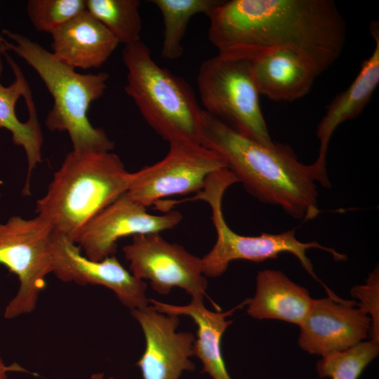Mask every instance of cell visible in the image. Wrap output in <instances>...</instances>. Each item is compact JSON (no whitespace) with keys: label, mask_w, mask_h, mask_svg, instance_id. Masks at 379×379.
Segmentation results:
<instances>
[{"label":"cell","mask_w":379,"mask_h":379,"mask_svg":"<svg viewBox=\"0 0 379 379\" xmlns=\"http://www.w3.org/2000/svg\"><path fill=\"white\" fill-rule=\"evenodd\" d=\"M352 300L331 297L314 299L302 324L298 345L310 354L322 357L346 350L367 338L370 317Z\"/></svg>","instance_id":"obj_14"},{"label":"cell","mask_w":379,"mask_h":379,"mask_svg":"<svg viewBox=\"0 0 379 379\" xmlns=\"http://www.w3.org/2000/svg\"><path fill=\"white\" fill-rule=\"evenodd\" d=\"M53 55L75 69L101 67L119 43L86 9L51 34Z\"/></svg>","instance_id":"obj_18"},{"label":"cell","mask_w":379,"mask_h":379,"mask_svg":"<svg viewBox=\"0 0 379 379\" xmlns=\"http://www.w3.org/2000/svg\"><path fill=\"white\" fill-rule=\"evenodd\" d=\"M6 40L0 35V53L4 54L6 51L5 43Z\"/></svg>","instance_id":"obj_28"},{"label":"cell","mask_w":379,"mask_h":379,"mask_svg":"<svg viewBox=\"0 0 379 379\" xmlns=\"http://www.w3.org/2000/svg\"><path fill=\"white\" fill-rule=\"evenodd\" d=\"M123 253L132 274L148 280L157 293L166 295L178 287L192 298H204L206 295L208 283L201 258L167 241L159 233L133 236L123 247Z\"/></svg>","instance_id":"obj_10"},{"label":"cell","mask_w":379,"mask_h":379,"mask_svg":"<svg viewBox=\"0 0 379 379\" xmlns=\"http://www.w3.org/2000/svg\"><path fill=\"white\" fill-rule=\"evenodd\" d=\"M237 182L238 180L228 169L218 171L207 178L201 191L185 199L204 201L211 209V220L217 239L210 251L201 258L204 276H220L233 260H246L260 262L277 258L280 253H290L298 259L305 270L328 291V287L316 276L306 251L310 248L321 249L331 254L337 261L345 260L347 257L317 241H299L295 237V229L279 234L262 232L258 236H244L234 232L225 220L222 202L226 190Z\"/></svg>","instance_id":"obj_6"},{"label":"cell","mask_w":379,"mask_h":379,"mask_svg":"<svg viewBox=\"0 0 379 379\" xmlns=\"http://www.w3.org/2000/svg\"><path fill=\"white\" fill-rule=\"evenodd\" d=\"M145 339V351L137 363L143 379H179L185 371H192L195 336L177 332L179 317L157 311L151 307L131 310Z\"/></svg>","instance_id":"obj_13"},{"label":"cell","mask_w":379,"mask_h":379,"mask_svg":"<svg viewBox=\"0 0 379 379\" xmlns=\"http://www.w3.org/2000/svg\"><path fill=\"white\" fill-rule=\"evenodd\" d=\"M81 251L65 237L53 233L51 273L64 282L104 286L131 310L147 307L145 281L132 274L114 255L95 261L82 255Z\"/></svg>","instance_id":"obj_12"},{"label":"cell","mask_w":379,"mask_h":379,"mask_svg":"<svg viewBox=\"0 0 379 379\" xmlns=\"http://www.w3.org/2000/svg\"><path fill=\"white\" fill-rule=\"evenodd\" d=\"M89 379H105L104 374L102 373H93L90 376ZM107 379H114V378L111 377Z\"/></svg>","instance_id":"obj_27"},{"label":"cell","mask_w":379,"mask_h":379,"mask_svg":"<svg viewBox=\"0 0 379 379\" xmlns=\"http://www.w3.org/2000/svg\"><path fill=\"white\" fill-rule=\"evenodd\" d=\"M139 0H86V10L124 46L140 41Z\"/></svg>","instance_id":"obj_22"},{"label":"cell","mask_w":379,"mask_h":379,"mask_svg":"<svg viewBox=\"0 0 379 379\" xmlns=\"http://www.w3.org/2000/svg\"><path fill=\"white\" fill-rule=\"evenodd\" d=\"M0 54V78L3 64ZM14 74L15 80L8 86L0 81V128L12 135L13 142L23 148L27 160V174L22 190L29 195V181L33 169L41 161L43 134L39 123L31 90L18 64L4 53Z\"/></svg>","instance_id":"obj_17"},{"label":"cell","mask_w":379,"mask_h":379,"mask_svg":"<svg viewBox=\"0 0 379 379\" xmlns=\"http://www.w3.org/2000/svg\"><path fill=\"white\" fill-rule=\"evenodd\" d=\"M160 11L164 22L161 56L169 60L183 54L182 39L191 18L199 13L207 16L222 0H152Z\"/></svg>","instance_id":"obj_21"},{"label":"cell","mask_w":379,"mask_h":379,"mask_svg":"<svg viewBox=\"0 0 379 379\" xmlns=\"http://www.w3.org/2000/svg\"><path fill=\"white\" fill-rule=\"evenodd\" d=\"M164 159L131 173L128 198L145 208L162 199L201 191L212 173L227 168L225 161L200 143L173 141Z\"/></svg>","instance_id":"obj_9"},{"label":"cell","mask_w":379,"mask_h":379,"mask_svg":"<svg viewBox=\"0 0 379 379\" xmlns=\"http://www.w3.org/2000/svg\"><path fill=\"white\" fill-rule=\"evenodd\" d=\"M204 298H192L185 305H175L149 300L153 309L169 315L190 317L197 326V336L193 344V353L202 362L203 372L212 379H232L226 368L221 351V340L227 328L232 321L227 319L237 308L247 305L248 300L227 312H213L207 309Z\"/></svg>","instance_id":"obj_19"},{"label":"cell","mask_w":379,"mask_h":379,"mask_svg":"<svg viewBox=\"0 0 379 379\" xmlns=\"http://www.w3.org/2000/svg\"><path fill=\"white\" fill-rule=\"evenodd\" d=\"M208 17L218 55L251 60L269 48H291L305 54L319 75L346 41L345 22L332 0L222 1Z\"/></svg>","instance_id":"obj_1"},{"label":"cell","mask_w":379,"mask_h":379,"mask_svg":"<svg viewBox=\"0 0 379 379\" xmlns=\"http://www.w3.org/2000/svg\"><path fill=\"white\" fill-rule=\"evenodd\" d=\"M199 142L218 154L245 190L262 203L303 221L320 213L317 177L286 145L266 146L201 109Z\"/></svg>","instance_id":"obj_2"},{"label":"cell","mask_w":379,"mask_h":379,"mask_svg":"<svg viewBox=\"0 0 379 379\" xmlns=\"http://www.w3.org/2000/svg\"><path fill=\"white\" fill-rule=\"evenodd\" d=\"M309 291L279 270L258 272L255 293L247 302L248 314L257 319H277L299 326L313 302Z\"/></svg>","instance_id":"obj_20"},{"label":"cell","mask_w":379,"mask_h":379,"mask_svg":"<svg viewBox=\"0 0 379 379\" xmlns=\"http://www.w3.org/2000/svg\"><path fill=\"white\" fill-rule=\"evenodd\" d=\"M182 219L176 210L152 215L124 193L94 216L79 232L74 243L88 258L100 261L113 255L122 237L160 233L175 227Z\"/></svg>","instance_id":"obj_11"},{"label":"cell","mask_w":379,"mask_h":379,"mask_svg":"<svg viewBox=\"0 0 379 379\" xmlns=\"http://www.w3.org/2000/svg\"><path fill=\"white\" fill-rule=\"evenodd\" d=\"M15 366H6L0 356V379H7V374L10 371L20 369L19 366L16 368Z\"/></svg>","instance_id":"obj_26"},{"label":"cell","mask_w":379,"mask_h":379,"mask_svg":"<svg viewBox=\"0 0 379 379\" xmlns=\"http://www.w3.org/2000/svg\"><path fill=\"white\" fill-rule=\"evenodd\" d=\"M122 59L128 71L125 91L149 126L169 142L200 143L202 109L190 84L159 66L141 40L125 45Z\"/></svg>","instance_id":"obj_5"},{"label":"cell","mask_w":379,"mask_h":379,"mask_svg":"<svg viewBox=\"0 0 379 379\" xmlns=\"http://www.w3.org/2000/svg\"><path fill=\"white\" fill-rule=\"evenodd\" d=\"M53 230L41 218L12 216L0 222V265L15 274L18 290L5 307L7 319L33 312L51 273Z\"/></svg>","instance_id":"obj_8"},{"label":"cell","mask_w":379,"mask_h":379,"mask_svg":"<svg viewBox=\"0 0 379 379\" xmlns=\"http://www.w3.org/2000/svg\"><path fill=\"white\" fill-rule=\"evenodd\" d=\"M378 354L379 341H362L346 350L322 357L316 370L320 378L359 379Z\"/></svg>","instance_id":"obj_23"},{"label":"cell","mask_w":379,"mask_h":379,"mask_svg":"<svg viewBox=\"0 0 379 379\" xmlns=\"http://www.w3.org/2000/svg\"><path fill=\"white\" fill-rule=\"evenodd\" d=\"M197 85L204 110L266 146L274 145L262 114L249 60L217 55L200 65Z\"/></svg>","instance_id":"obj_7"},{"label":"cell","mask_w":379,"mask_h":379,"mask_svg":"<svg viewBox=\"0 0 379 379\" xmlns=\"http://www.w3.org/2000/svg\"><path fill=\"white\" fill-rule=\"evenodd\" d=\"M131 174L110 152L72 150L36 201V215L74 242L94 216L126 192Z\"/></svg>","instance_id":"obj_3"},{"label":"cell","mask_w":379,"mask_h":379,"mask_svg":"<svg viewBox=\"0 0 379 379\" xmlns=\"http://www.w3.org/2000/svg\"><path fill=\"white\" fill-rule=\"evenodd\" d=\"M2 32L13 42L6 41V51H13L32 67L52 95L53 105L45 120L46 127L51 131L67 132L73 150H112L114 142L88 117L91 103L103 95L109 75L78 73L27 36L5 29Z\"/></svg>","instance_id":"obj_4"},{"label":"cell","mask_w":379,"mask_h":379,"mask_svg":"<svg viewBox=\"0 0 379 379\" xmlns=\"http://www.w3.org/2000/svg\"><path fill=\"white\" fill-rule=\"evenodd\" d=\"M249 64L259 94L274 101L291 102L304 97L319 76L312 61L291 48L262 51Z\"/></svg>","instance_id":"obj_16"},{"label":"cell","mask_w":379,"mask_h":379,"mask_svg":"<svg viewBox=\"0 0 379 379\" xmlns=\"http://www.w3.org/2000/svg\"><path fill=\"white\" fill-rule=\"evenodd\" d=\"M351 293L353 297L359 300V307L370 315L372 323L373 339L379 341V271L378 267L369 274L366 284L355 286Z\"/></svg>","instance_id":"obj_25"},{"label":"cell","mask_w":379,"mask_h":379,"mask_svg":"<svg viewBox=\"0 0 379 379\" xmlns=\"http://www.w3.org/2000/svg\"><path fill=\"white\" fill-rule=\"evenodd\" d=\"M86 0H29L27 12L38 32L50 34L85 11Z\"/></svg>","instance_id":"obj_24"},{"label":"cell","mask_w":379,"mask_h":379,"mask_svg":"<svg viewBox=\"0 0 379 379\" xmlns=\"http://www.w3.org/2000/svg\"><path fill=\"white\" fill-rule=\"evenodd\" d=\"M370 33L375 41L371 55L362 62L358 74L350 86L345 91L336 95L326 106V113L317 126L319 154L312 165L316 170L319 182L327 188L331 187L326 170V154L331 137L341 124L355 119L363 112L379 84L378 21L374 20L371 23Z\"/></svg>","instance_id":"obj_15"}]
</instances>
